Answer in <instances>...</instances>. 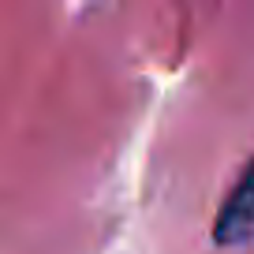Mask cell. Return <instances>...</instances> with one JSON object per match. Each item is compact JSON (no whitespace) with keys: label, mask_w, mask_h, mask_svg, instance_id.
<instances>
[{"label":"cell","mask_w":254,"mask_h":254,"mask_svg":"<svg viewBox=\"0 0 254 254\" xmlns=\"http://www.w3.org/2000/svg\"><path fill=\"white\" fill-rule=\"evenodd\" d=\"M251 232H254V161L247 165V172L239 176V183L224 198L213 224V239L221 247H232V243H243Z\"/></svg>","instance_id":"1"}]
</instances>
